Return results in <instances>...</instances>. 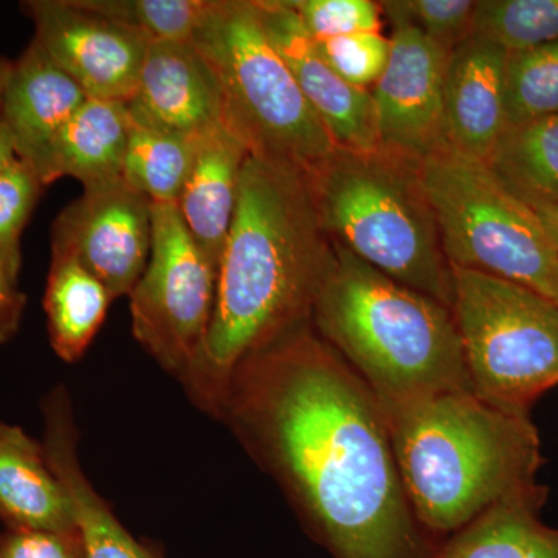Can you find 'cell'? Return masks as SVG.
<instances>
[{
    "mask_svg": "<svg viewBox=\"0 0 558 558\" xmlns=\"http://www.w3.org/2000/svg\"><path fill=\"white\" fill-rule=\"evenodd\" d=\"M380 7L391 27L416 28L449 53L473 35L475 0H387Z\"/></svg>",
    "mask_w": 558,
    "mask_h": 558,
    "instance_id": "83f0119b",
    "label": "cell"
},
{
    "mask_svg": "<svg viewBox=\"0 0 558 558\" xmlns=\"http://www.w3.org/2000/svg\"><path fill=\"white\" fill-rule=\"evenodd\" d=\"M17 160H20V157H17L16 149H14L10 132L0 120V174L9 170L11 165L16 163Z\"/></svg>",
    "mask_w": 558,
    "mask_h": 558,
    "instance_id": "e575fe53",
    "label": "cell"
},
{
    "mask_svg": "<svg viewBox=\"0 0 558 558\" xmlns=\"http://www.w3.org/2000/svg\"><path fill=\"white\" fill-rule=\"evenodd\" d=\"M46 189L21 159L0 174V264L13 274H21L22 234Z\"/></svg>",
    "mask_w": 558,
    "mask_h": 558,
    "instance_id": "f1b7e54d",
    "label": "cell"
},
{
    "mask_svg": "<svg viewBox=\"0 0 558 558\" xmlns=\"http://www.w3.org/2000/svg\"><path fill=\"white\" fill-rule=\"evenodd\" d=\"M216 418L333 558H435L380 400L312 323L242 360Z\"/></svg>",
    "mask_w": 558,
    "mask_h": 558,
    "instance_id": "6da1fadb",
    "label": "cell"
},
{
    "mask_svg": "<svg viewBox=\"0 0 558 558\" xmlns=\"http://www.w3.org/2000/svg\"><path fill=\"white\" fill-rule=\"evenodd\" d=\"M112 301L106 286L78 259L51 253L44 311L54 354L68 363L83 359Z\"/></svg>",
    "mask_w": 558,
    "mask_h": 558,
    "instance_id": "7402d4cb",
    "label": "cell"
},
{
    "mask_svg": "<svg viewBox=\"0 0 558 558\" xmlns=\"http://www.w3.org/2000/svg\"><path fill=\"white\" fill-rule=\"evenodd\" d=\"M197 137L132 123L121 178L153 204H178L193 165Z\"/></svg>",
    "mask_w": 558,
    "mask_h": 558,
    "instance_id": "cb8c5ba5",
    "label": "cell"
},
{
    "mask_svg": "<svg viewBox=\"0 0 558 558\" xmlns=\"http://www.w3.org/2000/svg\"><path fill=\"white\" fill-rule=\"evenodd\" d=\"M550 301H554V303H556V306L558 307V264L556 274H554L553 290H550Z\"/></svg>",
    "mask_w": 558,
    "mask_h": 558,
    "instance_id": "8d00e7d4",
    "label": "cell"
},
{
    "mask_svg": "<svg viewBox=\"0 0 558 558\" xmlns=\"http://www.w3.org/2000/svg\"><path fill=\"white\" fill-rule=\"evenodd\" d=\"M473 35L509 54L558 39V0H480Z\"/></svg>",
    "mask_w": 558,
    "mask_h": 558,
    "instance_id": "d4e9b609",
    "label": "cell"
},
{
    "mask_svg": "<svg viewBox=\"0 0 558 558\" xmlns=\"http://www.w3.org/2000/svg\"><path fill=\"white\" fill-rule=\"evenodd\" d=\"M27 296L20 289V275L0 264V344L9 343L21 328Z\"/></svg>",
    "mask_w": 558,
    "mask_h": 558,
    "instance_id": "d6a6232c",
    "label": "cell"
},
{
    "mask_svg": "<svg viewBox=\"0 0 558 558\" xmlns=\"http://www.w3.org/2000/svg\"><path fill=\"white\" fill-rule=\"evenodd\" d=\"M332 260L306 172L250 156L220 253L207 341L182 381L197 409L218 417L242 360L312 323Z\"/></svg>",
    "mask_w": 558,
    "mask_h": 558,
    "instance_id": "7a4b0ae2",
    "label": "cell"
},
{
    "mask_svg": "<svg viewBox=\"0 0 558 558\" xmlns=\"http://www.w3.org/2000/svg\"><path fill=\"white\" fill-rule=\"evenodd\" d=\"M131 131L126 102L87 98L54 143L44 183L73 178L86 189L121 178Z\"/></svg>",
    "mask_w": 558,
    "mask_h": 558,
    "instance_id": "ffe728a7",
    "label": "cell"
},
{
    "mask_svg": "<svg viewBox=\"0 0 558 558\" xmlns=\"http://www.w3.org/2000/svg\"><path fill=\"white\" fill-rule=\"evenodd\" d=\"M126 105L132 123L170 134L197 137L222 123L218 81L193 38L150 43Z\"/></svg>",
    "mask_w": 558,
    "mask_h": 558,
    "instance_id": "5bb4252c",
    "label": "cell"
},
{
    "mask_svg": "<svg viewBox=\"0 0 558 558\" xmlns=\"http://www.w3.org/2000/svg\"><path fill=\"white\" fill-rule=\"evenodd\" d=\"M315 40L380 32V2L373 0H288Z\"/></svg>",
    "mask_w": 558,
    "mask_h": 558,
    "instance_id": "4dcf8cb0",
    "label": "cell"
},
{
    "mask_svg": "<svg viewBox=\"0 0 558 558\" xmlns=\"http://www.w3.org/2000/svg\"><path fill=\"white\" fill-rule=\"evenodd\" d=\"M391 54L371 89L380 149L421 163L447 148L444 76L449 51L409 25L391 27Z\"/></svg>",
    "mask_w": 558,
    "mask_h": 558,
    "instance_id": "7c38bea8",
    "label": "cell"
},
{
    "mask_svg": "<svg viewBox=\"0 0 558 558\" xmlns=\"http://www.w3.org/2000/svg\"><path fill=\"white\" fill-rule=\"evenodd\" d=\"M487 165L527 205L558 204V113L506 128Z\"/></svg>",
    "mask_w": 558,
    "mask_h": 558,
    "instance_id": "603a6c76",
    "label": "cell"
},
{
    "mask_svg": "<svg viewBox=\"0 0 558 558\" xmlns=\"http://www.w3.org/2000/svg\"><path fill=\"white\" fill-rule=\"evenodd\" d=\"M255 2L267 35L336 145L354 150L379 149L371 90L357 89L337 75L288 0Z\"/></svg>",
    "mask_w": 558,
    "mask_h": 558,
    "instance_id": "4fadbf2b",
    "label": "cell"
},
{
    "mask_svg": "<svg viewBox=\"0 0 558 558\" xmlns=\"http://www.w3.org/2000/svg\"><path fill=\"white\" fill-rule=\"evenodd\" d=\"M22 10L36 43L89 98L128 102L137 87L149 40L81 5L80 0H32Z\"/></svg>",
    "mask_w": 558,
    "mask_h": 558,
    "instance_id": "8fae6325",
    "label": "cell"
},
{
    "mask_svg": "<svg viewBox=\"0 0 558 558\" xmlns=\"http://www.w3.org/2000/svg\"><path fill=\"white\" fill-rule=\"evenodd\" d=\"M11 69H13V61L0 57V102H2L3 89H5L7 81H9Z\"/></svg>",
    "mask_w": 558,
    "mask_h": 558,
    "instance_id": "d590c367",
    "label": "cell"
},
{
    "mask_svg": "<svg viewBox=\"0 0 558 558\" xmlns=\"http://www.w3.org/2000/svg\"><path fill=\"white\" fill-rule=\"evenodd\" d=\"M0 521L7 529L78 527L43 444L5 422H0Z\"/></svg>",
    "mask_w": 558,
    "mask_h": 558,
    "instance_id": "d6986e66",
    "label": "cell"
},
{
    "mask_svg": "<svg viewBox=\"0 0 558 558\" xmlns=\"http://www.w3.org/2000/svg\"><path fill=\"white\" fill-rule=\"evenodd\" d=\"M332 245L312 325L380 403L472 389L450 307Z\"/></svg>",
    "mask_w": 558,
    "mask_h": 558,
    "instance_id": "277c9868",
    "label": "cell"
},
{
    "mask_svg": "<svg viewBox=\"0 0 558 558\" xmlns=\"http://www.w3.org/2000/svg\"><path fill=\"white\" fill-rule=\"evenodd\" d=\"M150 247L153 202L123 178L86 186L51 227V253L78 259L113 300L131 295Z\"/></svg>",
    "mask_w": 558,
    "mask_h": 558,
    "instance_id": "30bf717a",
    "label": "cell"
},
{
    "mask_svg": "<svg viewBox=\"0 0 558 558\" xmlns=\"http://www.w3.org/2000/svg\"><path fill=\"white\" fill-rule=\"evenodd\" d=\"M193 40L218 81L222 123L250 156L310 172L336 149L267 35L255 0H208Z\"/></svg>",
    "mask_w": 558,
    "mask_h": 558,
    "instance_id": "8992f818",
    "label": "cell"
},
{
    "mask_svg": "<svg viewBox=\"0 0 558 558\" xmlns=\"http://www.w3.org/2000/svg\"><path fill=\"white\" fill-rule=\"evenodd\" d=\"M548 488L498 502L442 539L435 558H558V527L539 519Z\"/></svg>",
    "mask_w": 558,
    "mask_h": 558,
    "instance_id": "44dd1931",
    "label": "cell"
},
{
    "mask_svg": "<svg viewBox=\"0 0 558 558\" xmlns=\"http://www.w3.org/2000/svg\"><path fill=\"white\" fill-rule=\"evenodd\" d=\"M558 113V39L509 54L506 121L509 126Z\"/></svg>",
    "mask_w": 558,
    "mask_h": 558,
    "instance_id": "484cf974",
    "label": "cell"
},
{
    "mask_svg": "<svg viewBox=\"0 0 558 558\" xmlns=\"http://www.w3.org/2000/svg\"><path fill=\"white\" fill-rule=\"evenodd\" d=\"M534 208L535 215L539 222H542L543 230L548 234L550 244L558 253V204H539L531 205Z\"/></svg>",
    "mask_w": 558,
    "mask_h": 558,
    "instance_id": "836d02e7",
    "label": "cell"
},
{
    "mask_svg": "<svg viewBox=\"0 0 558 558\" xmlns=\"http://www.w3.org/2000/svg\"><path fill=\"white\" fill-rule=\"evenodd\" d=\"M44 450L68 494L86 558H163L128 531L95 490L78 459V432L68 391L58 387L44 402Z\"/></svg>",
    "mask_w": 558,
    "mask_h": 558,
    "instance_id": "e0dca14e",
    "label": "cell"
},
{
    "mask_svg": "<svg viewBox=\"0 0 558 558\" xmlns=\"http://www.w3.org/2000/svg\"><path fill=\"white\" fill-rule=\"evenodd\" d=\"M451 270V314L473 392L529 416L535 400L558 385L556 303L519 282Z\"/></svg>",
    "mask_w": 558,
    "mask_h": 558,
    "instance_id": "ba28073f",
    "label": "cell"
},
{
    "mask_svg": "<svg viewBox=\"0 0 558 558\" xmlns=\"http://www.w3.org/2000/svg\"><path fill=\"white\" fill-rule=\"evenodd\" d=\"M110 21L137 32L150 43L193 38L208 0H80Z\"/></svg>",
    "mask_w": 558,
    "mask_h": 558,
    "instance_id": "4316f807",
    "label": "cell"
},
{
    "mask_svg": "<svg viewBox=\"0 0 558 558\" xmlns=\"http://www.w3.org/2000/svg\"><path fill=\"white\" fill-rule=\"evenodd\" d=\"M0 534H2V532H0Z\"/></svg>",
    "mask_w": 558,
    "mask_h": 558,
    "instance_id": "74e56055",
    "label": "cell"
},
{
    "mask_svg": "<svg viewBox=\"0 0 558 558\" xmlns=\"http://www.w3.org/2000/svg\"><path fill=\"white\" fill-rule=\"evenodd\" d=\"M315 46L340 78L363 90L376 86L391 54V39L380 32L315 40Z\"/></svg>",
    "mask_w": 558,
    "mask_h": 558,
    "instance_id": "f546056e",
    "label": "cell"
},
{
    "mask_svg": "<svg viewBox=\"0 0 558 558\" xmlns=\"http://www.w3.org/2000/svg\"><path fill=\"white\" fill-rule=\"evenodd\" d=\"M509 53L472 35L450 51L444 76V123L449 148L487 163L508 128Z\"/></svg>",
    "mask_w": 558,
    "mask_h": 558,
    "instance_id": "9a60e30c",
    "label": "cell"
},
{
    "mask_svg": "<svg viewBox=\"0 0 558 558\" xmlns=\"http://www.w3.org/2000/svg\"><path fill=\"white\" fill-rule=\"evenodd\" d=\"M306 174L332 244L451 310L453 270L444 255L421 163L380 148L336 146Z\"/></svg>",
    "mask_w": 558,
    "mask_h": 558,
    "instance_id": "5b68a950",
    "label": "cell"
},
{
    "mask_svg": "<svg viewBox=\"0 0 558 558\" xmlns=\"http://www.w3.org/2000/svg\"><path fill=\"white\" fill-rule=\"evenodd\" d=\"M381 407L407 498L433 538L442 542L498 502L542 487L531 417L472 389Z\"/></svg>",
    "mask_w": 558,
    "mask_h": 558,
    "instance_id": "3957f363",
    "label": "cell"
},
{
    "mask_svg": "<svg viewBox=\"0 0 558 558\" xmlns=\"http://www.w3.org/2000/svg\"><path fill=\"white\" fill-rule=\"evenodd\" d=\"M421 175L451 267L519 282L550 300L558 253L531 205L487 163L449 146L421 161Z\"/></svg>",
    "mask_w": 558,
    "mask_h": 558,
    "instance_id": "52a82bcc",
    "label": "cell"
},
{
    "mask_svg": "<svg viewBox=\"0 0 558 558\" xmlns=\"http://www.w3.org/2000/svg\"><path fill=\"white\" fill-rule=\"evenodd\" d=\"M87 98L35 39L20 60L13 61L0 102V120L10 132L17 157L38 172L43 183L54 143Z\"/></svg>",
    "mask_w": 558,
    "mask_h": 558,
    "instance_id": "2e32d148",
    "label": "cell"
},
{
    "mask_svg": "<svg viewBox=\"0 0 558 558\" xmlns=\"http://www.w3.org/2000/svg\"><path fill=\"white\" fill-rule=\"evenodd\" d=\"M247 146L226 124L197 137L193 165L178 204L180 218L202 252L218 267L238 196Z\"/></svg>",
    "mask_w": 558,
    "mask_h": 558,
    "instance_id": "ac0fdd59",
    "label": "cell"
},
{
    "mask_svg": "<svg viewBox=\"0 0 558 558\" xmlns=\"http://www.w3.org/2000/svg\"><path fill=\"white\" fill-rule=\"evenodd\" d=\"M0 558H86L80 529H7Z\"/></svg>",
    "mask_w": 558,
    "mask_h": 558,
    "instance_id": "1f68e13d",
    "label": "cell"
},
{
    "mask_svg": "<svg viewBox=\"0 0 558 558\" xmlns=\"http://www.w3.org/2000/svg\"><path fill=\"white\" fill-rule=\"evenodd\" d=\"M218 267L186 230L174 204H153L148 266L132 289V333L160 368L183 381L207 341Z\"/></svg>",
    "mask_w": 558,
    "mask_h": 558,
    "instance_id": "9c48e42d",
    "label": "cell"
}]
</instances>
